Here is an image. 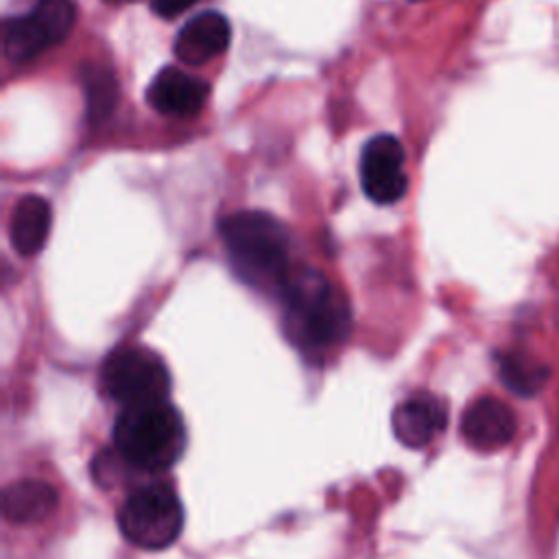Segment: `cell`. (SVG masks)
Masks as SVG:
<instances>
[{
    "instance_id": "obj_1",
    "label": "cell",
    "mask_w": 559,
    "mask_h": 559,
    "mask_svg": "<svg viewBox=\"0 0 559 559\" xmlns=\"http://www.w3.org/2000/svg\"><path fill=\"white\" fill-rule=\"evenodd\" d=\"M277 293L284 332L293 345L319 354L345 341L352 325L349 301L321 271L293 266Z\"/></svg>"
},
{
    "instance_id": "obj_2",
    "label": "cell",
    "mask_w": 559,
    "mask_h": 559,
    "mask_svg": "<svg viewBox=\"0 0 559 559\" xmlns=\"http://www.w3.org/2000/svg\"><path fill=\"white\" fill-rule=\"evenodd\" d=\"M221 238L234 273L253 288L277 290L293 269L288 231L266 212L245 210L225 216Z\"/></svg>"
},
{
    "instance_id": "obj_3",
    "label": "cell",
    "mask_w": 559,
    "mask_h": 559,
    "mask_svg": "<svg viewBox=\"0 0 559 559\" xmlns=\"http://www.w3.org/2000/svg\"><path fill=\"white\" fill-rule=\"evenodd\" d=\"M188 443L181 413L166 402L127 406L114 424L116 454L142 469L164 472L173 467Z\"/></svg>"
},
{
    "instance_id": "obj_4",
    "label": "cell",
    "mask_w": 559,
    "mask_h": 559,
    "mask_svg": "<svg viewBox=\"0 0 559 559\" xmlns=\"http://www.w3.org/2000/svg\"><path fill=\"white\" fill-rule=\"evenodd\" d=\"M122 537L144 550L170 546L183 528V507L177 491L166 483L135 487L118 511Z\"/></svg>"
},
{
    "instance_id": "obj_5",
    "label": "cell",
    "mask_w": 559,
    "mask_h": 559,
    "mask_svg": "<svg viewBox=\"0 0 559 559\" xmlns=\"http://www.w3.org/2000/svg\"><path fill=\"white\" fill-rule=\"evenodd\" d=\"M105 393L127 406L166 402L170 393V373L166 362L148 347L124 345L114 349L100 369Z\"/></svg>"
},
{
    "instance_id": "obj_6",
    "label": "cell",
    "mask_w": 559,
    "mask_h": 559,
    "mask_svg": "<svg viewBox=\"0 0 559 559\" xmlns=\"http://www.w3.org/2000/svg\"><path fill=\"white\" fill-rule=\"evenodd\" d=\"M362 192L380 205H391L406 194L408 177L404 170V148L395 135L371 138L360 155Z\"/></svg>"
},
{
    "instance_id": "obj_7",
    "label": "cell",
    "mask_w": 559,
    "mask_h": 559,
    "mask_svg": "<svg viewBox=\"0 0 559 559\" xmlns=\"http://www.w3.org/2000/svg\"><path fill=\"white\" fill-rule=\"evenodd\" d=\"M515 426V415L502 400L483 395L463 411L461 437L478 452H496L511 443Z\"/></svg>"
},
{
    "instance_id": "obj_8",
    "label": "cell",
    "mask_w": 559,
    "mask_h": 559,
    "mask_svg": "<svg viewBox=\"0 0 559 559\" xmlns=\"http://www.w3.org/2000/svg\"><path fill=\"white\" fill-rule=\"evenodd\" d=\"M210 94V85L179 68H164L155 74V79L146 87L148 105L164 114L177 118H190L201 111Z\"/></svg>"
},
{
    "instance_id": "obj_9",
    "label": "cell",
    "mask_w": 559,
    "mask_h": 559,
    "mask_svg": "<svg viewBox=\"0 0 559 559\" xmlns=\"http://www.w3.org/2000/svg\"><path fill=\"white\" fill-rule=\"evenodd\" d=\"M448 424V408L443 400L430 393H415L400 402L393 411L391 426L393 435L406 448H424L439 432H443Z\"/></svg>"
},
{
    "instance_id": "obj_10",
    "label": "cell",
    "mask_w": 559,
    "mask_h": 559,
    "mask_svg": "<svg viewBox=\"0 0 559 559\" xmlns=\"http://www.w3.org/2000/svg\"><path fill=\"white\" fill-rule=\"evenodd\" d=\"M231 39L229 20L218 11H205L183 24L175 39V55L186 66H203L225 52Z\"/></svg>"
},
{
    "instance_id": "obj_11",
    "label": "cell",
    "mask_w": 559,
    "mask_h": 559,
    "mask_svg": "<svg viewBox=\"0 0 559 559\" xmlns=\"http://www.w3.org/2000/svg\"><path fill=\"white\" fill-rule=\"evenodd\" d=\"M57 489L37 478L15 480L4 489L2 511L13 524H37L48 520L57 509Z\"/></svg>"
},
{
    "instance_id": "obj_12",
    "label": "cell",
    "mask_w": 559,
    "mask_h": 559,
    "mask_svg": "<svg viewBox=\"0 0 559 559\" xmlns=\"http://www.w3.org/2000/svg\"><path fill=\"white\" fill-rule=\"evenodd\" d=\"M50 231V205L44 197L26 194L22 197L11 212L9 238L13 249L24 255H37L46 245Z\"/></svg>"
},
{
    "instance_id": "obj_13",
    "label": "cell",
    "mask_w": 559,
    "mask_h": 559,
    "mask_svg": "<svg viewBox=\"0 0 559 559\" xmlns=\"http://www.w3.org/2000/svg\"><path fill=\"white\" fill-rule=\"evenodd\" d=\"M2 46H4V55L15 61V63H24L35 59L41 50H46L50 44L46 31L41 28V24L35 20L33 13L26 15H17V17H9L4 20L2 26Z\"/></svg>"
},
{
    "instance_id": "obj_14",
    "label": "cell",
    "mask_w": 559,
    "mask_h": 559,
    "mask_svg": "<svg viewBox=\"0 0 559 559\" xmlns=\"http://www.w3.org/2000/svg\"><path fill=\"white\" fill-rule=\"evenodd\" d=\"M496 362H498V376L502 384L524 397L542 391L550 376L544 362L520 352H502L498 354Z\"/></svg>"
},
{
    "instance_id": "obj_15",
    "label": "cell",
    "mask_w": 559,
    "mask_h": 559,
    "mask_svg": "<svg viewBox=\"0 0 559 559\" xmlns=\"http://www.w3.org/2000/svg\"><path fill=\"white\" fill-rule=\"evenodd\" d=\"M79 76H81V87L85 96L87 118L92 122L105 120L118 103L116 76L100 66H83Z\"/></svg>"
},
{
    "instance_id": "obj_16",
    "label": "cell",
    "mask_w": 559,
    "mask_h": 559,
    "mask_svg": "<svg viewBox=\"0 0 559 559\" xmlns=\"http://www.w3.org/2000/svg\"><path fill=\"white\" fill-rule=\"evenodd\" d=\"M31 13L41 24L52 46L63 41L76 22L74 0H37Z\"/></svg>"
},
{
    "instance_id": "obj_17",
    "label": "cell",
    "mask_w": 559,
    "mask_h": 559,
    "mask_svg": "<svg viewBox=\"0 0 559 559\" xmlns=\"http://www.w3.org/2000/svg\"><path fill=\"white\" fill-rule=\"evenodd\" d=\"M194 2H199V0H151V7L162 17H175V15H181L183 11H188Z\"/></svg>"
},
{
    "instance_id": "obj_18",
    "label": "cell",
    "mask_w": 559,
    "mask_h": 559,
    "mask_svg": "<svg viewBox=\"0 0 559 559\" xmlns=\"http://www.w3.org/2000/svg\"><path fill=\"white\" fill-rule=\"evenodd\" d=\"M111 2H135V0H111Z\"/></svg>"
},
{
    "instance_id": "obj_19",
    "label": "cell",
    "mask_w": 559,
    "mask_h": 559,
    "mask_svg": "<svg viewBox=\"0 0 559 559\" xmlns=\"http://www.w3.org/2000/svg\"><path fill=\"white\" fill-rule=\"evenodd\" d=\"M411 2H417V0H411Z\"/></svg>"
}]
</instances>
